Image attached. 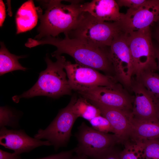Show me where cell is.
Returning <instances> with one entry per match:
<instances>
[{
  "label": "cell",
  "mask_w": 159,
  "mask_h": 159,
  "mask_svg": "<svg viewBox=\"0 0 159 159\" xmlns=\"http://www.w3.org/2000/svg\"><path fill=\"white\" fill-rule=\"evenodd\" d=\"M159 21V0H147L135 9H128L120 22L125 33L132 32L150 28Z\"/></svg>",
  "instance_id": "8fae6325"
},
{
  "label": "cell",
  "mask_w": 159,
  "mask_h": 159,
  "mask_svg": "<svg viewBox=\"0 0 159 159\" xmlns=\"http://www.w3.org/2000/svg\"><path fill=\"white\" fill-rule=\"evenodd\" d=\"M158 22H159V21H158Z\"/></svg>",
  "instance_id": "836d02e7"
},
{
  "label": "cell",
  "mask_w": 159,
  "mask_h": 159,
  "mask_svg": "<svg viewBox=\"0 0 159 159\" xmlns=\"http://www.w3.org/2000/svg\"><path fill=\"white\" fill-rule=\"evenodd\" d=\"M125 33L120 22L103 21L83 12L75 26L65 34L70 38L106 49L116 37Z\"/></svg>",
  "instance_id": "277c9868"
},
{
  "label": "cell",
  "mask_w": 159,
  "mask_h": 159,
  "mask_svg": "<svg viewBox=\"0 0 159 159\" xmlns=\"http://www.w3.org/2000/svg\"><path fill=\"white\" fill-rule=\"evenodd\" d=\"M74 114L78 117H82L89 121L101 115L99 109L91 103L87 99L81 97L77 98L72 107Z\"/></svg>",
  "instance_id": "d6986e66"
},
{
  "label": "cell",
  "mask_w": 159,
  "mask_h": 159,
  "mask_svg": "<svg viewBox=\"0 0 159 159\" xmlns=\"http://www.w3.org/2000/svg\"><path fill=\"white\" fill-rule=\"evenodd\" d=\"M157 60L158 61V70L159 71V48L155 47Z\"/></svg>",
  "instance_id": "4dcf8cb0"
},
{
  "label": "cell",
  "mask_w": 159,
  "mask_h": 159,
  "mask_svg": "<svg viewBox=\"0 0 159 159\" xmlns=\"http://www.w3.org/2000/svg\"><path fill=\"white\" fill-rule=\"evenodd\" d=\"M155 35V38L159 44V27L156 28Z\"/></svg>",
  "instance_id": "1f68e13d"
},
{
  "label": "cell",
  "mask_w": 159,
  "mask_h": 159,
  "mask_svg": "<svg viewBox=\"0 0 159 159\" xmlns=\"http://www.w3.org/2000/svg\"><path fill=\"white\" fill-rule=\"evenodd\" d=\"M145 143V159H159V139L144 141Z\"/></svg>",
  "instance_id": "cb8c5ba5"
},
{
  "label": "cell",
  "mask_w": 159,
  "mask_h": 159,
  "mask_svg": "<svg viewBox=\"0 0 159 159\" xmlns=\"http://www.w3.org/2000/svg\"><path fill=\"white\" fill-rule=\"evenodd\" d=\"M130 138L134 142L159 139V121L131 120Z\"/></svg>",
  "instance_id": "e0dca14e"
},
{
  "label": "cell",
  "mask_w": 159,
  "mask_h": 159,
  "mask_svg": "<svg viewBox=\"0 0 159 159\" xmlns=\"http://www.w3.org/2000/svg\"><path fill=\"white\" fill-rule=\"evenodd\" d=\"M77 99V95L74 94L68 105L60 110L46 129H39L34 138L47 140L56 150L66 146L71 137L74 124L78 118L72 110L73 105Z\"/></svg>",
  "instance_id": "8992f818"
},
{
  "label": "cell",
  "mask_w": 159,
  "mask_h": 159,
  "mask_svg": "<svg viewBox=\"0 0 159 159\" xmlns=\"http://www.w3.org/2000/svg\"><path fill=\"white\" fill-rule=\"evenodd\" d=\"M0 74L2 75L13 71L21 70L25 71L26 69L23 67L18 60L24 56H17L11 53L2 42L0 43Z\"/></svg>",
  "instance_id": "ac0fdd59"
},
{
  "label": "cell",
  "mask_w": 159,
  "mask_h": 159,
  "mask_svg": "<svg viewBox=\"0 0 159 159\" xmlns=\"http://www.w3.org/2000/svg\"><path fill=\"white\" fill-rule=\"evenodd\" d=\"M80 6L83 12L103 21L120 22L124 14L120 12L116 0H93L81 3Z\"/></svg>",
  "instance_id": "9a60e30c"
},
{
  "label": "cell",
  "mask_w": 159,
  "mask_h": 159,
  "mask_svg": "<svg viewBox=\"0 0 159 159\" xmlns=\"http://www.w3.org/2000/svg\"><path fill=\"white\" fill-rule=\"evenodd\" d=\"M120 152L113 147L105 151L93 159H120Z\"/></svg>",
  "instance_id": "484cf974"
},
{
  "label": "cell",
  "mask_w": 159,
  "mask_h": 159,
  "mask_svg": "<svg viewBox=\"0 0 159 159\" xmlns=\"http://www.w3.org/2000/svg\"><path fill=\"white\" fill-rule=\"evenodd\" d=\"M20 155L14 152L11 153L0 150V159H20Z\"/></svg>",
  "instance_id": "83f0119b"
},
{
  "label": "cell",
  "mask_w": 159,
  "mask_h": 159,
  "mask_svg": "<svg viewBox=\"0 0 159 159\" xmlns=\"http://www.w3.org/2000/svg\"><path fill=\"white\" fill-rule=\"evenodd\" d=\"M123 150L120 152V159H145V143L129 140L124 143Z\"/></svg>",
  "instance_id": "ffe728a7"
},
{
  "label": "cell",
  "mask_w": 159,
  "mask_h": 159,
  "mask_svg": "<svg viewBox=\"0 0 159 159\" xmlns=\"http://www.w3.org/2000/svg\"><path fill=\"white\" fill-rule=\"evenodd\" d=\"M147 0H116L119 7L125 6L129 9H136L143 4Z\"/></svg>",
  "instance_id": "d4e9b609"
},
{
  "label": "cell",
  "mask_w": 159,
  "mask_h": 159,
  "mask_svg": "<svg viewBox=\"0 0 159 159\" xmlns=\"http://www.w3.org/2000/svg\"><path fill=\"white\" fill-rule=\"evenodd\" d=\"M131 90L134 93L132 111V118L138 121H158L159 99L150 92L138 80L132 79Z\"/></svg>",
  "instance_id": "7c38bea8"
},
{
  "label": "cell",
  "mask_w": 159,
  "mask_h": 159,
  "mask_svg": "<svg viewBox=\"0 0 159 159\" xmlns=\"http://www.w3.org/2000/svg\"><path fill=\"white\" fill-rule=\"evenodd\" d=\"M88 101L97 107L101 115L108 120L114 130V134L119 138L121 143H124L129 140L132 117V112Z\"/></svg>",
  "instance_id": "5bb4252c"
},
{
  "label": "cell",
  "mask_w": 159,
  "mask_h": 159,
  "mask_svg": "<svg viewBox=\"0 0 159 159\" xmlns=\"http://www.w3.org/2000/svg\"><path fill=\"white\" fill-rule=\"evenodd\" d=\"M19 118L10 108L6 107L0 108V128L9 126L16 127L19 125Z\"/></svg>",
  "instance_id": "7402d4cb"
},
{
  "label": "cell",
  "mask_w": 159,
  "mask_h": 159,
  "mask_svg": "<svg viewBox=\"0 0 159 159\" xmlns=\"http://www.w3.org/2000/svg\"><path fill=\"white\" fill-rule=\"evenodd\" d=\"M157 116H158V121H159V99L158 105Z\"/></svg>",
  "instance_id": "d6a6232c"
},
{
  "label": "cell",
  "mask_w": 159,
  "mask_h": 159,
  "mask_svg": "<svg viewBox=\"0 0 159 159\" xmlns=\"http://www.w3.org/2000/svg\"><path fill=\"white\" fill-rule=\"evenodd\" d=\"M69 2L70 4H65L61 0L44 1V14L41 8L38 7L40 24L34 39L40 40L49 36L57 37L61 33H67L75 26L83 12L80 1Z\"/></svg>",
  "instance_id": "7a4b0ae2"
},
{
  "label": "cell",
  "mask_w": 159,
  "mask_h": 159,
  "mask_svg": "<svg viewBox=\"0 0 159 159\" xmlns=\"http://www.w3.org/2000/svg\"><path fill=\"white\" fill-rule=\"evenodd\" d=\"M89 122L92 127L98 131L106 133L110 132L115 133L114 130L109 121L101 115L95 117Z\"/></svg>",
  "instance_id": "603a6c76"
},
{
  "label": "cell",
  "mask_w": 159,
  "mask_h": 159,
  "mask_svg": "<svg viewBox=\"0 0 159 159\" xmlns=\"http://www.w3.org/2000/svg\"><path fill=\"white\" fill-rule=\"evenodd\" d=\"M125 34L114 39L108 49V55L115 79L126 88L131 89L133 67Z\"/></svg>",
  "instance_id": "30bf717a"
},
{
  "label": "cell",
  "mask_w": 159,
  "mask_h": 159,
  "mask_svg": "<svg viewBox=\"0 0 159 159\" xmlns=\"http://www.w3.org/2000/svg\"><path fill=\"white\" fill-rule=\"evenodd\" d=\"M39 16L38 7H35L33 0L23 3L18 9L16 16V34L31 30L37 24Z\"/></svg>",
  "instance_id": "2e32d148"
},
{
  "label": "cell",
  "mask_w": 159,
  "mask_h": 159,
  "mask_svg": "<svg viewBox=\"0 0 159 159\" xmlns=\"http://www.w3.org/2000/svg\"><path fill=\"white\" fill-rule=\"evenodd\" d=\"M136 79L139 80L145 88L159 99V74L155 72H142Z\"/></svg>",
  "instance_id": "44dd1931"
},
{
  "label": "cell",
  "mask_w": 159,
  "mask_h": 159,
  "mask_svg": "<svg viewBox=\"0 0 159 159\" xmlns=\"http://www.w3.org/2000/svg\"><path fill=\"white\" fill-rule=\"evenodd\" d=\"M89 157L83 154H77L74 157H72L69 159H88Z\"/></svg>",
  "instance_id": "f546056e"
},
{
  "label": "cell",
  "mask_w": 159,
  "mask_h": 159,
  "mask_svg": "<svg viewBox=\"0 0 159 159\" xmlns=\"http://www.w3.org/2000/svg\"><path fill=\"white\" fill-rule=\"evenodd\" d=\"M0 144L19 155L39 146L52 145L48 140L43 141L30 137L24 130H9L5 127L0 128Z\"/></svg>",
  "instance_id": "4fadbf2b"
},
{
  "label": "cell",
  "mask_w": 159,
  "mask_h": 159,
  "mask_svg": "<svg viewBox=\"0 0 159 159\" xmlns=\"http://www.w3.org/2000/svg\"><path fill=\"white\" fill-rule=\"evenodd\" d=\"M6 9L5 4L2 0L0 1V26L1 27L5 20L6 16Z\"/></svg>",
  "instance_id": "f1b7e54d"
},
{
  "label": "cell",
  "mask_w": 159,
  "mask_h": 159,
  "mask_svg": "<svg viewBox=\"0 0 159 159\" xmlns=\"http://www.w3.org/2000/svg\"><path fill=\"white\" fill-rule=\"evenodd\" d=\"M55 57L57 60L54 62L47 56L45 59L46 69L40 73L37 81L32 88L20 95L13 97L14 102L18 103L21 98L38 96L56 99L71 94L72 90L67 79L66 73L64 70L66 59L61 55Z\"/></svg>",
  "instance_id": "3957f363"
},
{
  "label": "cell",
  "mask_w": 159,
  "mask_h": 159,
  "mask_svg": "<svg viewBox=\"0 0 159 159\" xmlns=\"http://www.w3.org/2000/svg\"><path fill=\"white\" fill-rule=\"evenodd\" d=\"M77 92L89 100L132 113L134 97L130 95L120 84L92 87Z\"/></svg>",
  "instance_id": "9c48e42d"
},
{
  "label": "cell",
  "mask_w": 159,
  "mask_h": 159,
  "mask_svg": "<svg viewBox=\"0 0 159 159\" xmlns=\"http://www.w3.org/2000/svg\"><path fill=\"white\" fill-rule=\"evenodd\" d=\"M64 34L65 37L63 39L51 36L40 40L29 38L27 46L30 48L40 45L54 46L57 49L52 53V57L67 54L77 63L102 71L106 75L114 76L113 68L108 57V51L70 38L67 34Z\"/></svg>",
  "instance_id": "6da1fadb"
},
{
  "label": "cell",
  "mask_w": 159,
  "mask_h": 159,
  "mask_svg": "<svg viewBox=\"0 0 159 159\" xmlns=\"http://www.w3.org/2000/svg\"><path fill=\"white\" fill-rule=\"evenodd\" d=\"M74 152V149H73L37 159H69L72 157V155ZM20 159H21V158Z\"/></svg>",
  "instance_id": "4316f807"
},
{
  "label": "cell",
  "mask_w": 159,
  "mask_h": 159,
  "mask_svg": "<svg viewBox=\"0 0 159 159\" xmlns=\"http://www.w3.org/2000/svg\"><path fill=\"white\" fill-rule=\"evenodd\" d=\"M64 69L70 87L77 92L95 87L111 86L118 82L114 76L103 74L94 68L67 60Z\"/></svg>",
  "instance_id": "ba28073f"
},
{
  "label": "cell",
  "mask_w": 159,
  "mask_h": 159,
  "mask_svg": "<svg viewBox=\"0 0 159 159\" xmlns=\"http://www.w3.org/2000/svg\"><path fill=\"white\" fill-rule=\"evenodd\" d=\"M78 144L74 148L77 154H83L93 159L105 151L121 143L115 134H110L98 131L82 122L75 134Z\"/></svg>",
  "instance_id": "52a82bcc"
},
{
  "label": "cell",
  "mask_w": 159,
  "mask_h": 159,
  "mask_svg": "<svg viewBox=\"0 0 159 159\" xmlns=\"http://www.w3.org/2000/svg\"><path fill=\"white\" fill-rule=\"evenodd\" d=\"M133 67V76L138 78L144 71L158 70L155 48L153 44L150 28L125 33Z\"/></svg>",
  "instance_id": "5b68a950"
}]
</instances>
